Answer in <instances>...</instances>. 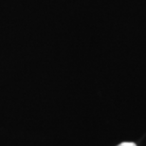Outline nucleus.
Here are the masks:
<instances>
[{
	"label": "nucleus",
	"instance_id": "nucleus-1",
	"mask_svg": "<svg viewBox=\"0 0 146 146\" xmlns=\"http://www.w3.org/2000/svg\"><path fill=\"white\" fill-rule=\"evenodd\" d=\"M118 146H137L134 142H122V143L119 144Z\"/></svg>",
	"mask_w": 146,
	"mask_h": 146
}]
</instances>
